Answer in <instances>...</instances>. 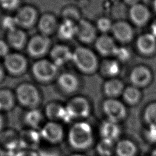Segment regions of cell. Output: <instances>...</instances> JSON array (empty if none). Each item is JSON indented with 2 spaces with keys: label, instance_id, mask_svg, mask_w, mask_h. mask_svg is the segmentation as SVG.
I'll list each match as a JSON object with an SVG mask.
<instances>
[{
  "label": "cell",
  "instance_id": "f1b7e54d",
  "mask_svg": "<svg viewBox=\"0 0 156 156\" xmlns=\"http://www.w3.org/2000/svg\"><path fill=\"white\" fill-rule=\"evenodd\" d=\"M115 152L117 156H135L137 148L133 142L129 140L124 139L117 143Z\"/></svg>",
  "mask_w": 156,
  "mask_h": 156
},
{
  "label": "cell",
  "instance_id": "f35d334b",
  "mask_svg": "<svg viewBox=\"0 0 156 156\" xmlns=\"http://www.w3.org/2000/svg\"><path fill=\"white\" fill-rule=\"evenodd\" d=\"M1 26L6 32L17 27V24L15 18L13 16H5L1 20Z\"/></svg>",
  "mask_w": 156,
  "mask_h": 156
},
{
  "label": "cell",
  "instance_id": "7c38bea8",
  "mask_svg": "<svg viewBox=\"0 0 156 156\" xmlns=\"http://www.w3.org/2000/svg\"><path fill=\"white\" fill-rule=\"evenodd\" d=\"M43 113L45 118L49 121L59 122L63 121L68 122L69 120L65 108V106L56 101H51L45 105Z\"/></svg>",
  "mask_w": 156,
  "mask_h": 156
},
{
  "label": "cell",
  "instance_id": "1f68e13d",
  "mask_svg": "<svg viewBox=\"0 0 156 156\" xmlns=\"http://www.w3.org/2000/svg\"><path fill=\"white\" fill-rule=\"evenodd\" d=\"M113 141L102 139L96 146V151L100 156H111L115 152Z\"/></svg>",
  "mask_w": 156,
  "mask_h": 156
},
{
  "label": "cell",
  "instance_id": "484cf974",
  "mask_svg": "<svg viewBox=\"0 0 156 156\" xmlns=\"http://www.w3.org/2000/svg\"><path fill=\"white\" fill-rule=\"evenodd\" d=\"M120 133L121 129L118 123L108 119L103 122L100 127V134L102 139L114 142L118 138Z\"/></svg>",
  "mask_w": 156,
  "mask_h": 156
},
{
  "label": "cell",
  "instance_id": "cb8c5ba5",
  "mask_svg": "<svg viewBox=\"0 0 156 156\" xmlns=\"http://www.w3.org/2000/svg\"><path fill=\"white\" fill-rule=\"evenodd\" d=\"M136 47L141 54L151 55L156 50V38L151 33L142 34L136 39Z\"/></svg>",
  "mask_w": 156,
  "mask_h": 156
},
{
  "label": "cell",
  "instance_id": "f546056e",
  "mask_svg": "<svg viewBox=\"0 0 156 156\" xmlns=\"http://www.w3.org/2000/svg\"><path fill=\"white\" fill-rule=\"evenodd\" d=\"M102 74L110 78H115L120 72V65L118 60H105L100 66Z\"/></svg>",
  "mask_w": 156,
  "mask_h": 156
},
{
  "label": "cell",
  "instance_id": "b9f144b4",
  "mask_svg": "<svg viewBox=\"0 0 156 156\" xmlns=\"http://www.w3.org/2000/svg\"><path fill=\"white\" fill-rule=\"evenodd\" d=\"M13 156H38V154L37 151L20 149Z\"/></svg>",
  "mask_w": 156,
  "mask_h": 156
},
{
  "label": "cell",
  "instance_id": "8fae6325",
  "mask_svg": "<svg viewBox=\"0 0 156 156\" xmlns=\"http://www.w3.org/2000/svg\"><path fill=\"white\" fill-rule=\"evenodd\" d=\"M41 140L39 130L25 128L19 132L20 149L37 151Z\"/></svg>",
  "mask_w": 156,
  "mask_h": 156
},
{
  "label": "cell",
  "instance_id": "52a82bcc",
  "mask_svg": "<svg viewBox=\"0 0 156 156\" xmlns=\"http://www.w3.org/2000/svg\"><path fill=\"white\" fill-rule=\"evenodd\" d=\"M65 106L69 120L85 118L90 114V102L83 96H75L71 98Z\"/></svg>",
  "mask_w": 156,
  "mask_h": 156
},
{
  "label": "cell",
  "instance_id": "d4e9b609",
  "mask_svg": "<svg viewBox=\"0 0 156 156\" xmlns=\"http://www.w3.org/2000/svg\"><path fill=\"white\" fill-rule=\"evenodd\" d=\"M16 100L14 91L7 88H0V112H8L12 110Z\"/></svg>",
  "mask_w": 156,
  "mask_h": 156
},
{
  "label": "cell",
  "instance_id": "277c9868",
  "mask_svg": "<svg viewBox=\"0 0 156 156\" xmlns=\"http://www.w3.org/2000/svg\"><path fill=\"white\" fill-rule=\"evenodd\" d=\"M58 67L50 59L36 60L31 66V73L34 78L40 83H48L56 79L58 76Z\"/></svg>",
  "mask_w": 156,
  "mask_h": 156
},
{
  "label": "cell",
  "instance_id": "bcb514c9",
  "mask_svg": "<svg viewBox=\"0 0 156 156\" xmlns=\"http://www.w3.org/2000/svg\"><path fill=\"white\" fill-rule=\"evenodd\" d=\"M123 1L127 5H129L130 7H132L135 4H138L140 0H123Z\"/></svg>",
  "mask_w": 156,
  "mask_h": 156
},
{
  "label": "cell",
  "instance_id": "f907efd6",
  "mask_svg": "<svg viewBox=\"0 0 156 156\" xmlns=\"http://www.w3.org/2000/svg\"><path fill=\"white\" fill-rule=\"evenodd\" d=\"M71 156H85L81 154H74L73 155H71Z\"/></svg>",
  "mask_w": 156,
  "mask_h": 156
},
{
  "label": "cell",
  "instance_id": "f6af8a7d",
  "mask_svg": "<svg viewBox=\"0 0 156 156\" xmlns=\"http://www.w3.org/2000/svg\"><path fill=\"white\" fill-rule=\"evenodd\" d=\"M151 34L156 38V20H155L151 26Z\"/></svg>",
  "mask_w": 156,
  "mask_h": 156
},
{
  "label": "cell",
  "instance_id": "ffe728a7",
  "mask_svg": "<svg viewBox=\"0 0 156 156\" xmlns=\"http://www.w3.org/2000/svg\"><path fill=\"white\" fill-rule=\"evenodd\" d=\"M76 37L83 43H92L96 39V28L90 21L81 19L77 23Z\"/></svg>",
  "mask_w": 156,
  "mask_h": 156
},
{
  "label": "cell",
  "instance_id": "6da1fadb",
  "mask_svg": "<svg viewBox=\"0 0 156 156\" xmlns=\"http://www.w3.org/2000/svg\"><path fill=\"white\" fill-rule=\"evenodd\" d=\"M93 132L91 126L85 122L74 124L68 133V141L74 149L83 151L88 149L93 143Z\"/></svg>",
  "mask_w": 156,
  "mask_h": 156
},
{
  "label": "cell",
  "instance_id": "d590c367",
  "mask_svg": "<svg viewBox=\"0 0 156 156\" xmlns=\"http://www.w3.org/2000/svg\"><path fill=\"white\" fill-rule=\"evenodd\" d=\"M113 23L111 20L107 17H101L97 20L96 28L103 34H107L108 32L111 31Z\"/></svg>",
  "mask_w": 156,
  "mask_h": 156
},
{
  "label": "cell",
  "instance_id": "c3c4849f",
  "mask_svg": "<svg viewBox=\"0 0 156 156\" xmlns=\"http://www.w3.org/2000/svg\"><path fill=\"white\" fill-rule=\"evenodd\" d=\"M150 156H156V149H155L152 152V153L151 154V155Z\"/></svg>",
  "mask_w": 156,
  "mask_h": 156
},
{
  "label": "cell",
  "instance_id": "d6a6232c",
  "mask_svg": "<svg viewBox=\"0 0 156 156\" xmlns=\"http://www.w3.org/2000/svg\"><path fill=\"white\" fill-rule=\"evenodd\" d=\"M62 20H67L74 23H77L80 20L79 10L73 6H67L62 12Z\"/></svg>",
  "mask_w": 156,
  "mask_h": 156
},
{
  "label": "cell",
  "instance_id": "7bdbcfd3",
  "mask_svg": "<svg viewBox=\"0 0 156 156\" xmlns=\"http://www.w3.org/2000/svg\"><path fill=\"white\" fill-rule=\"evenodd\" d=\"M5 70L4 68L2 63H0V83H1L4 80L5 76Z\"/></svg>",
  "mask_w": 156,
  "mask_h": 156
},
{
  "label": "cell",
  "instance_id": "7402d4cb",
  "mask_svg": "<svg viewBox=\"0 0 156 156\" xmlns=\"http://www.w3.org/2000/svg\"><path fill=\"white\" fill-rule=\"evenodd\" d=\"M129 16L134 24L138 26H143L149 20L151 13L146 5L138 3L130 7Z\"/></svg>",
  "mask_w": 156,
  "mask_h": 156
},
{
  "label": "cell",
  "instance_id": "836d02e7",
  "mask_svg": "<svg viewBox=\"0 0 156 156\" xmlns=\"http://www.w3.org/2000/svg\"><path fill=\"white\" fill-rule=\"evenodd\" d=\"M143 118L149 126H156V102H152L146 106L144 111Z\"/></svg>",
  "mask_w": 156,
  "mask_h": 156
},
{
  "label": "cell",
  "instance_id": "3957f363",
  "mask_svg": "<svg viewBox=\"0 0 156 156\" xmlns=\"http://www.w3.org/2000/svg\"><path fill=\"white\" fill-rule=\"evenodd\" d=\"M72 62L79 71L87 74L94 73L99 66L96 54L83 46H78L73 51Z\"/></svg>",
  "mask_w": 156,
  "mask_h": 156
},
{
  "label": "cell",
  "instance_id": "60d3db41",
  "mask_svg": "<svg viewBox=\"0 0 156 156\" xmlns=\"http://www.w3.org/2000/svg\"><path fill=\"white\" fill-rule=\"evenodd\" d=\"M10 46L5 40L0 39V57L4 58L10 52Z\"/></svg>",
  "mask_w": 156,
  "mask_h": 156
},
{
  "label": "cell",
  "instance_id": "5b68a950",
  "mask_svg": "<svg viewBox=\"0 0 156 156\" xmlns=\"http://www.w3.org/2000/svg\"><path fill=\"white\" fill-rule=\"evenodd\" d=\"M52 42L49 37L37 34L28 39L26 49L27 54L36 60L43 58L49 52L52 47Z\"/></svg>",
  "mask_w": 156,
  "mask_h": 156
},
{
  "label": "cell",
  "instance_id": "9c48e42d",
  "mask_svg": "<svg viewBox=\"0 0 156 156\" xmlns=\"http://www.w3.org/2000/svg\"><path fill=\"white\" fill-rule=\"evenodd\" d=\"M42 140L51 145H57L62 143L65 137V131L62 125L57 122L48 121L40 130Z\"/></svg>",
  "mask_w": 156,
  "mask_h": 156
},
{
  "label": "cell",
  "instance_id": "7a4b0ae2",
  "mask_svg": "<svg viewBox=\"0 0 156 156\" xmlns=\"http://www.w3.org/2000/svg\"><path fill=\"white\" fill-rule=\"evenodd\" d=\"M14 93L16 102L26 110L39 108L42 96L34 84L28 82H21L17 85Z\"/></svg>",
  "mask_w": 156,
  "mask_h": 156
},
{
  "label": "cell",
  "instance_id": "ab89813d",
  "mask_svg": "<svg viewBox=\"0 0 156 156\" xmlns=\"http://www.w3.org/2000/svg\"><path fill=\"white\" fill-rule=\"evenodd\" d=\"M145 136L149 142L156 143V126H149L145 131Z\"/></svg>",
  "mask_w": 156,
  "mask_h": 156
},
{
  "label": "cell",
  "instance_id": "d6986e66",
  "mask_svg": "<svg viewBox=\"0 0 156 156\" xmlns=\"http://www.w3.org/2000/svg\"><path fill=\"white\" fill-rule=\"evenodd\" d=\"M5 40L10 48L19 51L26 48L28 38L25 30L17 27L7 32Z\"/></svg>",
  "mask_w": 156,
  "mask_h": 156
},
{
  "label": "cell",
  "instance_id": "44dd1931",
  "mask_svg": "<svg viewBox=\"0 0 156 156\" xmlns=\"http://www.w3.org/2000/svg\"><path fill=\"white\" fill-rule=\"evenodd\" d=\"M111 32L114 38L121 43H128L133 37V30L131 25L124 21L113 23Z\"/></svg>",
  "mask_w": 156,
  "mask_h": 156
},
{
  "label": "cell",
  "instance_id": "4dcf8cb0",
  "mask_svg": "<svg viewBox=\"0 0 156 156\" xmlns=\"http://www.w3.org/2000/svg\"><path fill=\"white\" fill-rule=\"evenodd\" d=\"M122 94L124 101L130 105L138 104L141 96L140 89L133 85L125 88Z\"/></svg>",
  "mask_w": 156,
  "mask_h": 156
},
{
  "label": "cell",
  "instance_id": "4316f807",
  "mask_svg": "<svg viewBox=\"0 0 156 156\" xmlns=\"http://www.w3.org/2000/svg\"><path fill=\"white\" fill-rule=\"evenodd\" d=\"M76 23L67 20H62L58 24L56 34L60 40L68 41L76 37Z\"/></svg>",
  "mask_w": 156,
  "mask_h": 156
},
{
  "label": "cell",
  "instance_id": "9a60e30c",
  "mask_svg": "<svg viewBox=\"0 0 156 156\" xmlns=\"http://www.w3.org/2000/svg\"><path fill=\"white\" fill-rule=\"evenodd\" d=\"M58 24L56 16L52 13L46 12L39 16L37 27L39 34L50 37L55 32L56 33Z\"/></svg>",
  "mask_w": 156,
  "mask_h": 156
},
{
  "label": "cell",
  "instance_id": "ba28073f",
  "mask_svg": "<svg viewBox=\"0 0 156 156\" xmlns=\"http://www.w3.org/2000/svg\"><path fill=\"white\" fill-rule=\"evenodd\" d=\"M39 16L37 9L29 4L21 5L14 15L18 27L24 30L37 25Z\"/></svg>",
  "mask_w": 156,
  "mask_h": 156
},
{
  "label": "cell",
  "instance_id": "e575fe53",
  "mask_svg": "<svg viewBox=\"0 0 156 156\" xmlns=\"http://www.w3.org/2000/svg\"><path fill=\"white\" fill-rule=\"evenodd\" d=\"M37 152L38 156H62L60 150L56 145L40 146Z\"/></svg>",
  "mask_w": 156,
  "mask_h": 156
},
{
  "label": "cell",
  "instance_id": "ac0fdd59",
  "mask_svg": "<svg viewBox=\"0 0 156 156\" xmlns=\"http://www.w3.org/2000/svg\"><path fill=\"white\" fill-rule=\"evenodd\" d=\"M45 116L43 112L37 109L27 110L22 116V122L25 128L39 130L46 122Z\"/></svg>",
  "mask_w": 156,
  "mask_h": 156
},
{
  "label": "cell",
  "instance_id": "603a6c76",
  "mask_svg": "<svg viewBox=\"0 0 156 156\" xmlns=\"http://www.w3.org/2000/svg\"><path fill=\"white\" fill-rule=\"evenodd\" d=\"M94 46L97 51L104 56L113 55L118 47L114 39L107 34L97 37L94 41Z\"/></svg>",
  "mask_w": 156,
  "mask_h": 156
},
{
  "label": "cell",
  "instance_id": "5bb4252c",
  "mask_svg": "<svg viewBox=\"0 0 156 156\" xmlns=\"http://www.w3.org/2000/svg\"><path fill=\"white\" fill-rule=\"evenodd\" d=\"M49 54L50 60L58 68L72 61L73 51L69 47L63 44L52 46Z\"/></svg>",
  "mask_w": 156,
  "mask_h": 156
},
{
  "label": "cell",
  "instance_id": "7dc6e473",
  "mask_svg": "<svg viewBox=\"0 0 156 156\" xmlns=\"http://www.w3.org/2000/svg\"><path fill=\"white\" fill-rule=\"evenodd\" d=\"M7 152L4 150V149L0 146V156H7Z\"/></svg>",
  "mask_w": 156,
  "mask_h": 156
},
{
  "label": "cell",
  "instance_id": "2e32d148",
  "mask_svg": "<svg viewBox=\"0 0 156 156\" xmlns=\"http://www.w3.org/2000/svg\"><path fill=\"white\" fill-rule=\"evenodd\" d=\"M129 79L132 85L138 88L144 87L150 83L152 79V73L151 70L145 66H136L130 71Z\"/></svg>",
  "mask_w": 156,
  "mask_h": 156
},
{
  "label": "cell",
  "instance_id": "8992f818",
  "mask_svg": "<svg viewBox=\"0 0 156 156\" xmlns=\"http://www.w3.org/2000/svg\"><path fill=\"white\" fill-rule=\"evenodd\" d=\"M2 65L5 72L13 76L24 74L28 68L26 57L18 52H10L3 58Z\"/></svg>",
  "mask_w": 156,
  "mask_h": 156
},
{
  "label": "cell",
  "instance_id": "e0dca14e",
  "mask_svg": "<svg viewBox=\"0 0 156 156\" xmlns=\"http://www.w3.org/2000/svg\"><path fill=\"white\" fill-rule=\"evenodd\" d=\"M56 83L58 88L66 94L76 92L79 87L77 77L73 73L64 72L59 74L56 79Z\"/></svg>",
  "mask_w": 156,
  "mask_h": 156
},
{
  "label": "cell",
  "instance_id": "30bf717a",
  "mask_svg": "<svg viewBox=\"0 0 156 156\" xmlns=\"http://www.w3.org/2000/svg\"><path fill=\"white\" fill-rule=\"evenodd\" d=\"M102 109L108 120L118 122L123 120L127 115L124 104L116 98H108L102 103Z\"/></svg>",
  "mask_w": 156,
  "mask_h": 156
},
{
  "label": "cell",
  "instance_id": "4fadbf2b",
  "mask_svg": "<svg viewBox=\"0 0 156 156\" xmlns=\"http://www.w3.org/2000/svg\"><path fill=\"white\" fill-rule=\"evenodd\" d=\"M0 146L7 154H13L20 150L19 132L13 128H5L0 133Z\"/></svg>",
  "mask_w": 156,
  "mask_h": 156
},
{
  "label": "cell",
  "instance_id": "8d00e7d4",
  "mask_svg": "<svg viewBox=\"0 0 156 156\" xmlns=\"http://www.w3.org/2000/svg\"><path fill=\"white\" fill-rule=\"evenodd\" d=\"M21 6V0H0V7L7 12H16Z\"/></svg>",
  "mask_w": 156,
  "mask_h": 156
},
{
  "label": "cell",
  "instance_id": "83f0119b",
  "mask_svg": "<svg viewBox=\"0 0 156 156\" xmlns=\"http://www.w3.org/2000/svg\"><path fill=\"white\" fill-rule=\"evenodd\" d=\"M124 90L122 82L116 78L107 80L103 87V90L108 98H116L122 94Z\"/></svg>",
  "mask_w": 156,
  "mask_h": 156
},
{
  "label": "cell",
  "instance_id": "74e56055",
  "mask_svg": "<svg viewBox=\"0 0 156 156\" xmlns=\"http://www.w3.org/2000/svg\"><path fill=\"white\" fill-rule=\"evenodd\" d=\"M113 55L116 58L117 60L125 62L130 58L131 53L127 48L124 46H118Z\"/></svg>",
  "mask_w": 156,
  "mask_h": 156
},
{
  "label": "cell",
  "instance_id": "681fc988",
  "mask_svg": "<svg viewBox=\"0 0 156 156\" xmlns=\"http://www.w3.org/2000/svg\"><path fill=\"white\" fill-rule=\"evenodd\" d=\"M153 7H154V9L155 11L156 12V0H154V2H153Z\"/></svg>",
  "mask_w": 156,
  "mask_h": 156
},
{
  "label": "cell",
  "instance_id": "ee69618b",
  "mask_svg": "<svg viewBox=\"0 0 156 156\" xmlns=\"http://www.w3.org/2000/svg\"><path fill=\"white\" fill-rule=\"evenodd\" d=\"M4 125H5L4 118L2 114L0 112V133L4 129Z\"/></svg>",
  "mask_w": 156,
  "mask_h": 156
}]
</instances>
